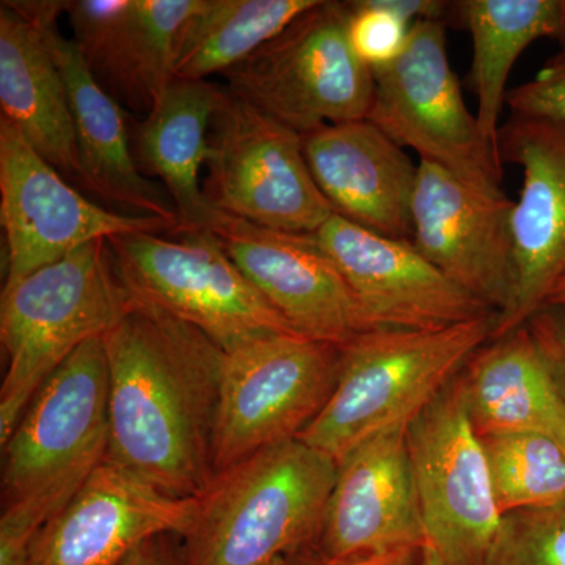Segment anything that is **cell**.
<instances>
[{"label": "cell", "instance_id": "cell-14", "mask_svg": "<svg viewBox=\"0 0 565 565\" xmlns=\"http://www.w3.org/2000/svg\"><path fill=\"white\" fill-rule=\"evenodd\" d=\"M497 151L522 169L523 185L512 211L514 281L492 338L526 326L565 275V122L512 115Z\"/></svg>", "mask_w": 565, "mask_h": 565}, {"label": "cell", "instance_id": "cell-30", "mask_svg": "<svg viewBox=\"0 0 565 565\" xmlns=\"http://www.w3.org/2000/svg\"><path fill=\"white\" fill-rule=\"evenodd\" d=\"M505 104L514 117L565 122V43L534 79L508 92Z\"/></svg>", "mask_w": 565, "mask_h": 565}, {"label": "cell", "instance_id": "cell-35", "mask_svg": "<svg viewBox=\"0 0 565 565\" xmlns=\"http://www.w3.org/2000/svg\"><path fill=\"white\" fill-rule=\"evenodd\" d=\"M424 565H444L440 556L429 545L424 546Z\"/></svg>", "mask_w": 565, "mask_h": 565}, {"label": "cell", "instance_id": "cell-8", "mask_svg": "<svg viewBox=\"0 0 565 565\" xmlns=\"http://www.w3.org/2000/svg\"><path fill=\"white\" fill-rule=\"evenodd\" d=\"M367 120L419 161L444 167L489 195H505L497 148L465 104L448 50L444 21H418L401 57L374 70Z\"/></svg>", "mask_w": 565, "mask_h": 565}, {"label": "cell", "instance_id": "cell-9", "mask_svg": "<svg viewBox=\"0 0 565 565\" xmlns=\"http://www.w3.org/2000/svg\"><path fill=\"white\" fill-rule=\"evenodd\" d=\"M341 348L273 334L225 352L214 429V470L299 438L329 401Z\"/></svg>", "mask_w": 565, "mask_h": 565}, {"label": "cell", "instance_id": "cell-7", "mask_svg": "<svg viewBox=\"0 0 565 565\" xmlns=\"http://www.w3.org/2000/svg\"><path fill=\"white\" fill-rule=\"evenodd\" d=\"M109 245L134 299L195 327L223 352L297 334L210 232L121 234Z\"/></svg>", "mask_w": 565, "mask_h": 565}, {"label": "cell", "instance_id": "cell-27", "mask_svg": "<svg viewBox=\"0 0 565 565\" xmlns=\"http://www.w3.org/2000/svg\"><path fill=\"white\" fill-rule=\"evenodd\" d=\"M501 516L565 501V448L548 435L500 430L481 435Z\"/></svg>", "mask_w": 565, "mask_h": 565}, {"label": "cell", "instance_id": "cell-31", "mask_svg": "<svg viewBox=\"0 0 565 565\" xmlns=\"http://www.w3.org/2000/svg\"><path fill=\"white\" fill-rule=\"evenodd\" d=\"M565 407V305L546 303L526 322Z\"/></svg>", "mask_w": 565, "mask_h": 565}, {"label": "cell", "instance_id": "cell-22", "mask_svg": "<svg viewBox=\"0 0 565 565\" xmlns=\"http://www.w3.org/2000/svg\"><path fill=\"white\" fill-rule=\"evenodd\" d=\"M226 95V87L207 81L173 79L134 134L137 167L161 180L180 218L178 233L206 232L217 214L204 195L200 172L206 166L212 120Z\"/></svg>", "mask_w": 565, "mask_h": 565}, {"label": "cell", "instance_id": "cell-16", "mask_svg": "<svg viewBox=\"0 0 565 565\" xmlns=\"http://www.w3.org/2000/svg\"><path fill=\"white\" fill-rule=\"evenodd\" d=\"M426 544L407 427L375 434L338 462L337 481L311 552L327 563L345 564Z\"/></svg>", "mask_w": 565, "mask_h": 565}, {"label": "cell", "instance_id": "cell-18", "mask_svg": "<svg viewBox=\"0 0 565 565\" xmlns=\"http://www.w3.org/2000/svg\"><path fill=\"white\" fill-rule=\"evenodd\" d=\"M196 498H174L104 460L33 537L28 565H122L158 535L188 533Z\"/></svg>", "mask_w": 565, "mask_h": 565}, {"label": "cell", "instance_id": "cell-24", "mask_svg": "<svg viewBox=\"0 0 565 565\" xmlns=\"http://www.w3.org/2000/svg\"><path fill=\"white\" fill-rule=\"evenodd\" d=\"M482 345L460 373L478 437L500 430L548 435L565 448V407L527 326Z\"/></svg>", "mask_w": 565, "mask_h": 565}, {"label": "cell", "instance_id": "cell-25", "mask_svg": "<svg viewBox=\"0 0 565 565\" xmlns=\"http://www.w3.org/2000/svg\"><path fill=\"white\" fill-rule=\"evenodd\" d=\"M455 21L473 41L467 82L478 98L479 128L497 148L512 68L534 41L565 43V0H462L455 2Z\"/></svg>", "mask_w": 565, "mask_h": 565}, {"label": "cell", "instance_id": "cell-32", "mask_svg": "<svg viewBox=\"0 0 565 565\" xmlns=\"http://www.w3.org/2000/svg\"><path fill=\"white\" fill-rule=\"evenodd\" d=\"M178 535L167 534L152 537L141 544L122 565H184Z\"/></svg>", "mask_w": 565, "mask_h": 565}, {"label": "cell", "instance_id": "cell-26", "mask_svg": "<svg viewBox=\"0 0 565 565\" xmlns=\"http://www.w3.org/2000/svg\"><path fill=\"white\" fill-rule=\"evenodd\" d=\"M318 0H202L178 41L174 79L207 81L243 63Z\"/></svg>", "mask_w": 565, "mask_h": 565}, {"label": "cell", "instance_id": "cell-12", "mask_svg": "<svg viewBox=\"0 0 565 565\" xmlns=\"http://www.w3.org/2000/svg\"><path fill=\"white\" fill-rule=\"evenodd\" d=\"M0 217L7 243L3 289L84 245L131 233L177 234L178 223L90 202L0 120Z\"/></svg>", "mask_w": 565, "mask_h": 565}, {"label": "cell", "instance_id": "cell-36", "mask_svg": "<svg viewBox=\"0 0 565 565\" xmlns=\"http://www.w3.org/2000/svg\"><path fill=\"white\" fill-rule=\"evenodd\" d=\"M269 565H291V561H289V557H282V559L274 561V563Z\"/></svg>", "mask_w": 565, "mask_h": 565}, {"label": "cell", "instance_id": "cell-19", "mask_svg": "<svg viewBox=\"0 0 565 565\" xmlns=\"http://www.w3.org/2000/svg\"><path fill=\"white\" fill-rule=\"evenodd\" d=\"M10 3L36 22L61 70L76 132L82 188L134 215L159 217L180 225L169 193L147 180L137 167L120 104L96 79L76 41L65 39L58 31L57 18L63 2Z\"/></svg>", "mask_w": 565, "mask_h": 565}, {"label": "cell", "instance_id": "cell-21", "mask_svg": "<svg viewBox=\"0 0 565 565\" xmlns=\"http://www.w3.org/2000/svg\"><path fill=\"white\" fill-rule=\"evenodd\" d=\"M303 152L333 214L412 241V200L418 166L370 120L323 125L305 134Z\"/></svg>", "mask_w": 565, "mask_h": 565}, {"label": "cell", "instance_id": "cell-29", "mask_svg": "<svg viewBox=\"0 0 565 565\" xmlns=\"http://www.w3.org/2000/svg\"><path fill=\"white\" fill-rule=\"evenodd\" d=\"M481 565H565V501L504 515Z\"/></svg>", "mask_w": 565, "mask_h": 565}, {"label": "cell", "instance_id": "cell-5", "mask_svg": "<svg viewBox=\"0 0 565 565\" xmlns=\"http://www.w3.org/2000/svg\"><path fill=\"white\" fill-rule=\"evenodd\" d=\"M2 449V512L43 526L107 457L109 364L103 338L82 344L46 379Z\"/></svg>", "mask_w": 565, "mask_h": 565}, {"label": "cell", "instance_id": "cell-6", "mask_svg": "<svg viewBox=\"0 0 565 565\" xmlns=\"http://www.w3.org/2000/svg\"><path fill=\"white\" fill-rule=\"evenodd\" d=\"M348 18V2L318 0L226 71V90L300 136L323 125L366 120L374 73L353 54Z\"/></svg>", "mask_w": 565, "mask_h": 565}, {"label": "cell", "instance_id": "cell-33", "mask_svg": "<svg viewBox=\"0 0 565 565\" xmlns=\"http://www.w3.org/2000/svg\"><path fill=\"white\" fill-rule=\"evenodd\" d=\"M291 565H424V548L403 550L392 555L371 557V559L355 561V563L333 564L311 553H297L289 557Z\"/></svg>", "mask_w": 565, "mask_h": 565}, {"label": "cell", "instance_id": "cell-34", "mask_svg": "<svg viewBox=\"0 0 565 565\" xmlns=\"http://www.w3.org/2000/svg\"><path fill=\"white\" fill-rule=\"evenodd\" d=\"M546 303L550 305H565V275L556 282L555 288L550 292ZM545 303V305H546Z\"/></svg>", "mask_w": 565, "mask_h": 565}, {"label": "cell", "instance_id": "cell-1", "mask_svg": "<svg viewBox=\"0 0 565 565\" xmlns=\"http://www.w3.org/2000/svg\"><path fill=\"white\" fill-rule=\"evenodd\" d=\"M109 364L107 462L174 498L214 479L225 352L195 327L134 299L104 334Z\"/></svg>", "mask_w": 565, "mask_h": 565}, {"label": "cell", "instance_id": "cell-17", "mask_svg": "<svg viewBox=\"0 0 565 565\" xmlns=\"http://www.w3.org/2000/svg\"><path fill=\"white\" fill-rule=\"evenodd\" d=\"M206 232L300 337L343 348L366 332L348 282L315 234L277 232L221 211Z\"/></svg>", "mask_w": 565, "mask_h": 565}, {"label": "cell", "instance_id": "cell-10", "mask_svg": "<svg viewBox=\"0 0 565 565\" xmlns=\"http://www.w3.org/2000/svg\"><path fill=\"white\" fill-rule=\"evenodd\" d=\"M204 195L215 211L277 232L315 234L333 215L299 132L228 92L212 120Z\"/></svg>", "mask_w": 565, "mask_h": 565}, {"label": "cell", "instance_id": "cell-23", "mask_svg": "<svg viewBox=\"0 0 565 565\" xmlns=\"http://www.w3.org/2000/svg\"><path fill=\"white\" fill-rule=\"evenodd\" d=\"M0 109L44 161L79 182L76 132L68 93L36 22L0 7Z\"/></svg>", "mask_w": 565, "mask_h": 565}, {"label": "cell", "instance_id": "cell-20", "mask_svg": "<svg viewBox=\"0 0 565 565\" xmlns=\"http://www.w3.org/2000/svg\"><path fill=\"white\" fill-rule=\"evenodd\" d=\"M202 0L63 2L74 41L96 79L134 109L150 110L174 79L178 41Z\"/></svg>", "mask_w": 565, "mask_h": 565}, {"label": "cell", "instance_id": "cell-3", "mask_svg": "<svg viewBox=\"0 0 565 565\" xmlns=\"http://www.w3.org/2000/svg\"><path fill=\"white\" fill-rule=\"evenodd\" d=\"M494 318L438 330H373L341 348L337 384L300 440L340 462L356 445L407 427L490 341Z\"/></svg>", "mask_w": 565, "mask_h": 565}, {"label": "cell", "instance_id": "cell-13", "mask_svg": "<svg viewBox=\"0 0 565 565\" xmlns=\"http://www.w3.org/2000/svg\"><path fill=\"white\" fill-rule=\"evenodd\" d=\"M359 305L366 332L438 330L494 311L449 280L416 250L333 214L315 233Z\"/></svg>", "mask_w": 565, "mask_h": 565}, {"label": "cell", "instance_id": "cell-2", "mask_svg": "<svg viewBox=\"0 0 565 565\" xmlns=\"http://www.w3.org/2000/svg\"><path fill=\"white\" fill-rule=\"evenodd\" d=\"M338 462L300 438L218 471L181 537L184 565H269L313 546Z\"/></svg>", "mask_w": 565, "mask_h": 565}, {"label": "cell", "instance_id": "cell-15", "mask_svg": "<svg viewBox=\"0 0 565 565\" xmlns=\"http://www.w3.org/2000/svg\"><path fill=\"white\" fill-rule=\"evenodd\" d=\"M514 202L465 184L419 161L412 200V243L459 288L500 315L514 281Z\"/></svg>", "mask_w": 565, "mask_h": 565}, {"label": "cell", "instance_id": "cell-4", "mask_svg": "<svg viewBox=\"0 0 565 565\" xmlns=\"http://www.w3.org/2000/svg\"><path fill=\"white\" fill-rule=\"evenodd\" d=\"M134 302L109 241H96L2 291L0 445L9 441L40 386L71 353L103 338Z\"/></svg>", "mask_w": 565, "mask_h": 565}, {"label": "cell", "instance_id": "cell-11", "mask_svg": "<svg viewBox=\"0 0 565 565\" xmlns=\"http://www.w3.org/2000/svg\"><path fill=\"white\" fill-rule=\"evenodd\" d=\"M407 446L426 545L444 565H481L503 516L460 374L408 424Z\"/></svg>", "mask_w": 565, "mask_h": 565}, {"label": "cell", "instance_id": "cell-28", "mask_svg": "<svg viewBox=\"0 0 565 565\" xmlns=\"http://www.w3.org/2000/svg\"><path fill=\"white\" fill-rule=\"evenodd\" d=\"M348 39L367 68L392 65L407 47L418 21L455 20V2L441 0H353L348 2Z\"/></svg>", "mask_w": 565, "mask_h": 565}]
</instances>
